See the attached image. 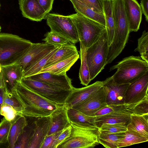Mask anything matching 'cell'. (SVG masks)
<instances>
[{"mask_svg":"<svg viewBox=\"0 0 148 148\" xmlns=\"http://www.w3.org/2000/svg\"><path fill=\"white\" fill-rule=\"evenodd\" d=\"M11 92L23 104V115L38 118L50 115L59 105L53 103L29 89L21 82Z\"/></svg>","mask_w":148,"mask_h":148,"instance_id":"1","label":"cell"},{"mask_svg":"<svg viewBox=\"0 0 148 148\" xmlns=\"http://www.w3.org/2000/svg\"><path fill=\"white\" fill-rule=\"evenodd\" d=\"M32 43L17 35L0 33V66H5L17 63Z\"/></svg>","mask_w":148,"mask_h":148,"instance_id":"2","label":"cell"},{"mask_svg":"<svg viewBox=\"0 0 148 148\" xmlns=\"http://www.w3.org/2000/svg\"><path fill=\"white\" fill-rule=\"evenodd\" d=\"M115 69L117 71L112 77L116 83L130 84L148 72V63L139 56H132L110 67V70Z\"/></svg>","mask_w":148,"mask_h":148,"instance_id":"3","label":"cell"},{"mask_svg":"<svg viewBox=\"0 0 148 148\" xmlns=\"http://www.w3.org/2000/svg\"><path fill=\"white\" fill-rule=\"evenodd\" d=\"M71 124L70 136L57 148H92L99 144L98 127L95 126L85 127Z\"/></svg>","mask_w":148,"mask_h":148,"instance_id":"4","label":"cell"},{"mask_svg":"<svg viewBox=\"0 0 148 148\" xmlns=\"http://www.w3.org/2000/svg\"><path fill=\"white\" fill-rule=\"evenodd\" d=\"M109 47L105 28L98 40L86 50V59L91 81L100 73L107 64Z\"/></svg>","mask_w":148,"mask_h":148,"instance_id":"5","label":"cell"},{"mask_svg":"<svg viewBox=\"0 0 148 148\" xmlns=\"http://www.w3.org/2000/svg\"><path fill=\"white\" fill-rule=\"evenodd\" d=\"M69 16L76 27L80 44L86 51L98 40L106 27L77 13Z\"/></svg>","mask_w":148,"mask_h":148,"instance_id":"6","label":"cell"},{"mask_svg":"<svg viewBox=\"0 0 148 148\" xmlns=\"http://www.w3.org/2000/svg\"><path fill=\"white\" fill-rule=\"evenodd\" d=\"M21 82L47 100L59 105L64 104L72 90L62 89L44 82L22 78Z\"/></svg>","mask_w":148,"mask_h":148,"instance_id":"7","label":"cell"},{"mask_svg":"<svg viewBox=\"0 0 148 148\" xmlns=\"http://www.w3.org/2000/svg\"><path fill=\"white\" fill-rule=\"evenodd\" d=\"M46 19L51 31L75 44L79 42L76 27L69 15L49 13Z\"/></svg>","mask_w":148,"mask_h":148,"instance_id":"8","label":"cell"},{"mask_svg":"<svg viewBox=\"0 0 148 148\" xmlns=\"http://www.w3.org/2000/svg\"><path fill=\"white\" fill-rule=\"evenodd\" d=\"M58 47L45 42L32 43L30 47L17 63L23 71Z\"/></svg>","mask_w":148,"mask_h":148,"instance_id":"9","label":"cell"},{"mask_svg":"<svg viewBox=\"0 0 148 148\" xmlns=\"http://www.w3.org/2000/svg\"><path fill=\"white\" fill-rule=\"evenodd\" d=\"M112 11L115 25L114 36L119 39L128 37L130 32L123 0H112Z\"/></svg>","mask_w":148,"mask_h":148,"instance_id":"10","label":"cell"},{"mask_svg":"<svg viewBox=\"0 0 148 148\" xmlns=\"http://www.w3.org/2000/svg\"><path fill=\"white\" fill-rule=\"evenodd\" d=\"M130 84H117L114 81L112 76L104 80L103 88L107 105L125 103V92Z\"/></svg>","mask_w":148,"mask_h":148,"instance_id":"11","label":"cell"},{"mask_svg":"<svg viewBox=\"0 0 148 148\" xmlns=\"http://www.w3.org/2000/svg\"><path fill=\"white\" fill-rule=\"evenodd\" d=\"M107 106L102 86L86 99L73 106L71 108L86 115L95 116L96 112Z\"/></svg>","mask_w":148,"mask_h":148,"instance_id":"12","label":"cell"},{"mask_svg":"<svg viewBox=\"0 0 148 148\" xmlns=\"http://www.w3.org/2000/svg\"><path fill=\"white\" fill-rule=\"evenodd\" d=\"M148 72L130 84L125 94V103H137L148 95Z\"/></svg>","mask_w":148,"mask_h":148,"instance_id":"13","label":"cell"},{"mask_svg":"<svg viewBox=\"0 0 148 148\" xmlns=\"http://www.w3.org/2000/svg\"><path fill=\"white\" fill-rule=\"evenodd\" d=\"M104 83V81H97L84 87H74L64 105L69 108L82 102L96 92L103 86Z\"/></svg>","mask_w":148,"mask_h":148,"instance_id":"14","label":"cell"},{"mask_svg":"<svg viewBox=\"0 0 148 148\" xmlns=\"http://www.w3.org/2000/svg\"><path fill=\"white\" fill-rule=\"evenodd\" d=\"M27 77L40 81L67 90H72L74 88L72 84L71 80L66 73L55 74L48 72L38 73Z\"/></svg>","mask_w":148,"mask_h":148,"instance_id":"15","label":"cell"},{"mask_svg":"<svg viewBox=\"0 0 148 148\" xmlns=\"http://www.w3.org/2000/svg\"><path fill=\"white\" fill-rule=\"evenodd\" d=\"M23 16L34 21H40L48 15L37 0H18Z\"/></svg>","mask_w":148,"mask_h":148,"instance_id":"16","label":"cell"},{"mask_svg":"<svg viewBox=\"0 0 148 148\" xmlns=\"http://www.w3.org/2000/svg\"><path fill=\"white\" fill-rule=\"evenodd\" d=\"M128 21L130 32H137L139 29L142 12L136 0H123Z\"/></svg>","mask_w":148,"mask_h":148,"instance_id":"17","label":"cell"},{"mask_svg":"<svg viewBox=\"0 0 148 148\" xmlns=\"http://www.w3.org/2000/svg\"><path fill=\"white\" fill-rule=\"evenodd\" d=\"M38 118L35 121L34 132L28 148H40L50 127V115Z\"/></svg>","mask_w":148,"mask_h":148,"instance_id":"18","label":"cell"},{"mask_svg":"<svg viewBox=\"0 0 148 148\" xmlns=\"http://www.w3.org/2000/svg\"><path fill=\"white\" fill-rule=\"evenodd\" d=\"M68 108L64 104L59 105L50 115L51 123L47 136L62 130L71 123L69 119Z\"/></svg>","mask_w":148,"mask_h":148,"instance_id":"19","label":"cell"},{"mask_svg":"<svg viewBox=\"0 0 148 148\" xmlns=\"http://www.w3.org/2000/svg\"><path fill=\"white\" fill-rule=\"evenodd\" d=\"M1 67L5 87L11 92L16 84L21 82L22 78V68L17 63Z\"/></svg>","mask_w":148,"mask_h":148,"instance_id":"20","label":"cell"},{"mask_svg":"<svg viewBox=\"0 0 148 148\" xmlns=\"http://www.w3.org/2000/svg\"><path fill=\"white\" fill-rule=\"evenodd\" d=\"M127 129L128 131L148 138V114L142 115L131 114Z\"/></svg>","mask_w":148,"mask_h":148,"instance_id":"21","label":"cell"},{"mask_svg":"<svg viewBox=\"0 0 148 148\" xmlns=\"http://www.w3.org/2000/svg\"><path fill=\"white\" fill-rule=\"evenodd\" d=\"M76 13L106 27L104 14L97 12L78 0H69Z\"/></svg>","mask_w":148,"mask_h":148,"instance_id":"22","label":"cell"},{"mask_svg":"<svg viewBox=\"0 0 148 148\" xmlns=\"http://www.w3.org/2000/svg\"><path fill=\"white\" fill-rule=\"evenodd\" d=\"M78 53L76 47L74 44L61 46L48 60L43 68L50 66L73 55Z\"/></svg>","mask_w":148,"mask_h":148,"instance_id":"23","label":"cell"},{"mask_svg":"<svg viewBox=\"0 0 148 148\" xmlns=\"http://www.w3.org/2000/svg\"><path fill=\"white\" fill-rule=\"evenodd\" d=\"M79 58V53L75 54L65 60L43 68L38 73L47 72L55 74L66 73Z\"/></svg>","mask_w":148,"mask_h":148,"instance_id":"24","label":"cell"},{"mask_svg":"<svg viewBox=\"0 0 148 148\" xmlns=\"http://www.w3.org/2000/svg\"><path fill=\"white\" fill-rule=\"evenodd\" d=\"M27 123L25 116L23 115L18 116L12 122L7 140L8 148H14L19 136Z\"/></svg>","mask_w":148,"mask_h":148,"instance_id":"25","label":"cell"},{"mask_svg":"<svg viewBox=\"0 0 148 148\" xmlns=\"http://www.w3.org/2000/svg\"><path fill=\"white\" fill-rule=\"evenodd\" d=\"M106 21L109 46L112 43L114 36L115 25L112 11V0H102Z\"/></svg>","mask_w":148,"mask_h":148,"instance_id":"26","label":"cell"},{"mask_svg":"<svg viewBox=\"0 0 148 148\" xmlns=\"http://www.w3.org/2000/svg\"><path fill=\"white\" fill-rule=\"evenodd\" d=\"M67 113L71 123L85 127L95 126V116H90L86 115L71 108H68Z\"/></svg>","mask_w":148,"mask_h":148,"instance_id":"27","label":"cell"},{"mask_svg":"<svg viewBox=\"0 0 148 148\" xmlns=\"http://www.w3.org/2000/svg\"><path fill=\"white\" fill-rule=\"evenodd\" d=\"M130 114L116 113L96 116L95 124L98 128L104 123L113 124L125 123L127 125L130 121Z\"/></svg>","mask_w":148,"mask_h":148,"instance_id":"28","label":"cell"},{"mask_svg":"<svg viewBox=\"0 0 148 148\" xmlns=\"http://www.w3.org/2000/svg\"><path fill=\"white\" fill-rule=\"evenodd\" d=\"M35 121L29 123L27 121V124L19 136L14 148H28L34 132Z\"/></svg>","mask_w":148,"mask_h":148,"instance_id":"29","label":"cell"},{"mask_svg":"<svg viewBox=\"0 0 148 148\" xmlns=\"http://www.w3.org/2000/svg\"><path fill=\"white\" fill-rule=\"evenodd\" d=\"M138 103H125L107 106L96 112L94 116H96L102 115L112 113L131 114L134 113V108Z\"/></svg>","mask_w":148,"mask_h":148,"instance_id":"30","label":"cell"},{"mask_svg":"<svg viewBox=\"0 0 148 148\" xmlns=\"http://www.w3.org/2000/svg\"><path fill=\"white\" fill-rule=\"evenodd\" d=\"M125 134V132L112 133L99 132V143L106 148H118L119 141L124 137Z\"/></svg>","mask_w":148,"mask_h":148,"instance_id":"31","label":"cell"},{"mask_svg":"<svg viewBox=\"0 0 148 148\" xmlns=\"http://www.w3.org/2000/svg\"><path fill=\"white\" fill-rule=\"evenodd\" d=\"M79 52L81 60V66L79 73V78L81 84L86 86L91 81L89 69L86 61V51L83 49L81 45Z\"/></svg>","mask_w":148,"mask_h":148,"instance_id":"32","label":"cell"},{"mask_svg":"<svg viewBox=\"0 0 148 148\" xmlns=\"http://www.w3.org/2000/svg\"><path fill=\"white\" fill-rule=\"evenodd\" d=\"M60 47H58L52 50L30 67L23 71L22 78L38 73L44 67L48 60Z\"/></svg>","mask_w":148,"mask_h":148,"instance_id":"33","label":"cell"},{"mask_svg":"<svg viewBox=\"0 0 148 148\" xmlns=\"http://www.w3.org/2000/svg\"><path fill=\"white\" fill-rule=\"evenodd\" d=\"M148 141V138L138 135L127 130L124 137L120 140L118 143V148L127 147Z\"/></svg>","mask_w":148,"mask_h":148,"instance_id":"34","label":"cell"},{"mask_svg":"<svg viewBox=\"0 0 148 148\" xmlns=\"http://www.w3.org/2000/svg\"><path fill=\"white\" fill-rule=\"evenodd\" d=\"M4 88L5 93L3 103L12 107L19 115H23L24 107L23 104L6 88L5 86Z\"/></svg>","mask_w":148,"mask_h":148,"instance_id":"35","label":"cell"},{"mask_svg":"<svg viewBox=\"0 0 148 148\" xmlns=\"http://www.w3.org/2000/svg\"><path fill=\"white\" fill-rule=\"evenodd\" d=\"M43 41L55 46H61L70 45L73 44L66 38L51 31L47 32L44 35Z\"/></svg>","mask_w":148,"mask_h":148,"instance_id":"36","label":"cell"},{"mask_svg":"<svg viewBox=\"0 0 148 148\" xmlns=\"http://www.w3.org/2000/svg\"><path fill=\"white\" fill-rule=\"evenodd\" d=\"M138 41V46L134 51L139 52L141 59L148 63V32L143 31Z\"/></svg>","mask_w":148,"mask_h":148,"instance_id":"37","label":"cell"},{"mask_svg":"<svg viewBox=\"0 0 148 148\" xmlns=\"http://www.w3.org/2000/svg\"><path fill=\"white\" fill-rule=\"evenodd\" d=\"M99 128V132L107 133L124 132L127 130V124L125 123H104Z\"/></svg>","mask_w":148,"mask_h":148,"instance_id":"38","label":"cell"},{"mask_svg":"<svg viewBox=\"0 0 148 148\" xmlns=\"http://www.w3.org/2000/svg\"><path fill=\"white\" fill-rule=\"evenodd\" d=\"M12 123L4 117L0 122V146L3 145L8 148L7 140Z\"/></svg>","mask_w":148,"mask_h":148,"instance_id":"39","label":"cell"},{"mask_svg":"<svg viewBox=\"0 0 148 148\" xmlns=\"http://www.w3.org/2000/svg\"><path fill=\"white\" fill-rule=\"evenodd\" d=\"M0 114L3 116L6 120L12 123L18 116H20L12 107L4 103L1 107Z\"/></svg>","mask_w":148,"mask_h":148,"instance_id":"40","label":"cell"},{"mask_svg":"<svg viewBox=\"0 0 148 148\" xmlns=\"http://www.w3.org/2000/svg\"><path fill=\"white\" fill-rule=\"evenodd\" d=\"M134 113L140 115L148 114V95L135 106Z\"/></svg>","mask_w":148,"mask_h":148,"instance_id":"41","label":"cell"},{"mask_svg":"<svg viewBox=\"0 0 148 148\" xmlns=\"http://www.w3.org/2000/svg\"><path fill=\"white\" fill-rule=\"evenodd\" d=\"M62 131L54 133L48 136L47 135L40 148H56L57 140Z\"/></svg>","mask_w":148,"mask_h":148,"instance_id":"42","label":"cell"},{"mask_svg":"<svg viewBox=\"0 0 148 148\" xmlns=\"http://www.w3.org/2000/svg\"><path fill=\"white\" fill-rule=\"evenodd\" d=\"M95 11L104 14L102 0H78Z\"/></svg>","mask_w":148,"mask_h":148,"instance_id":"43","label":"cell"},{"mask_svg":"<svg viewBox=\"0 0 148 148\" xmlns=\"http://www.w3.org/2000/svg\"><path fill=\"white\" fill-rule=\"evenodd\" d=\"M71 129V124L65 128L62 131L57 140L56 147H57L62 143L70 136Z\"/></svg>","mask_w":148,"mask_h":148,"instance_id":"44","label":"cell"},{"mask_svg":"<svg viewBox=\"0 0 148 148\" xmlns=\"http://www.w3.org/2000/svg\"><path fill=\"white\" fill-rule=\"evenodd\" d=\"M38 3L45 10L46 13L48 14L52 9L54 0H37Z\"/></svg>","mask_w":148,"mask_h":148,"instance_id":"45","label":"cell"},{"mask_svg":"<svg viewBox=\"0 0 148 148\" xmlns=\"http://www.w3.org/2000/svg\"><path fill=\"white\" fill-rule=\"evenodd\" d=\"M140 6L146 21H148V0H140Z\"/></svg>","mask_w":148,"mask_h":148,"instance_id":"46","label":"cell"},{"mask_svg":"<svg viewBox=\"0 0 148 148\" xmlns=\"http://www.w3.org/2000/svg\"><path fill=\"white\" fill-rule=\"evenodd\" d=\"M4 87L0 88V112L1 107L4 103Z\"/></svg>","mask_w":148,"mask_h":148,"instance_id":"47","label":"cell"},{"mask_svg":"<svg viewBox=\"0 0 148 148\" xmlns=\"http://www.w3.org/2000/svg\"><path fill=\"white\" fill-rule=\"evenodd\" d=\"M5 86V83L2 72L1 67L0 66V88L3 87Z\"/></svg>","mask_w":148,"mask_h":148,"instance_id":"48","label":"cell"},{"mask_svg":"<svg viewBox=\"0 0 148 148\" xmlns=\"http://www.w3.org/2000/svg\"><path fill=\"white\" fill-rule=\"evenodd\" d=\"M1 26L0 25V33L1 32Z\"/></svg>","mask_w":148,"mask_h":148,"instance_id":"49","label":"cell"},{"mask_svg":"<svg viewBox=\"0 0 148 148\" xmlns=\"http://www.w3.org/2000/svg\"></svg>","mask_w":148,"mask_h":148,"instance_id":"50","label":"cell"}]
</instances>
